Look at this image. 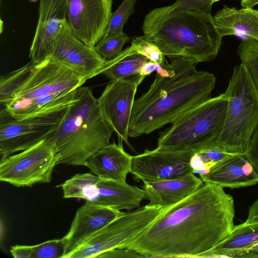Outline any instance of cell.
I'll return each mask as SVG.
<instances>
[{
	"label": "cell",
	"mask_w": 258,
	"mask_h": 258,
	"mask_svg": "<svg viewBox=\"0 0 258 258\" xmlns=\"http://www.w3.org/2000/svg\"><path fill=\"white\" fill-rule=\"evenodd\" d=\"M10 252L15 258H31V246L15 245L12 246Z\"/></svg>",
	"instance_id": "36"
},
{
	"label": "cell",
	"mask_w": 258,
	"mask_h": 258,
	"mask_svg": "<svg viewBox=\"0 0 258 258\" xmlns=\"http://www.w3.org/2000/svg\"><path fill=\"white\" fill-rule=\"evenodd\" d=\"M123 213L87 201L78 209L70 230L62 238L66 249L64 258Z\"/></svg>",
	"instance_id": "16"
},
{
	"label": "cell",
	"mask_w": 258,
	"mask_h": 258,
	"mask_svg": "<svg viewBox=\"0 0 258 258\" xmlns=\"http://www.w3.org/2000/svg\"><path fill=\"white\" fill-rule=\"evenodd\" d=\"M204 163L201 156L198 153L196 152L191 156L189 160V165L193 171V173L196 170L199 171Z\"/></svg>",
	"instance_id": "38"
},
{
	"label": "cell",
	"mask_w": 258,
	"mask_h": 258,
	"mask_svg": "<svg viewBox=\"0 0 258 258\" xmlns=\"http://www.w3.org/2000/svg\"><path fill=\"white\" fill-rule=\"evenodd\" d=\"M243 155L251 164L258 173V127L246 151Z\"/></svg>",
	"instance_id": "34"
},
{
	"label": "cell",
	"mask_w": 258,
	"mask_h": 258,
	"mask_svg": "<svg viewBox=\"0 0 258 258\" xmlns=\"http://www.w3.org/2000/svg\"><path fill=\"white\" fill-rule=\"evenodd\" d=\"M112 0H68L67 21L75 35L90 46L104 37Z\"/></svg>",
	"instance_id": "14"
},
{
	"label": "cell",
	"mask_w": 258,
	"mask_h": 258,
	"mask_svg": "<svg viewBox=\"0 0 258 258\" xmlns=\"http://www.w3.org/2000/svg\"><path fill=\"white\" fill-rule=\"evenodd\" d=\"M58 161L49 138L0 161V180L19 187L48 183Z\"/></svg>",
	"instance_id": "9"
},
{
	"label": "cell",
	"mask_w": 258,
	"mask_h": 258,
	"mask_svg": "<svg viewBox=\"0 0 258 258\" xmlns=\"http://www.w3.org/2000/svg\"><path fill=\"white\" fill-rule=\"evenodd\" d=\"M196 153H198L201 156L204 162H218L237 154L225 152L216 145L211 146Z\"/></svg>",
	"instance_id": "32"
},
{
	"label": "cell",
	"mask_w": 258,
	"mask_h": 258,
	"mask_svg": "<svg viewBox=\"0 0 258 258\" xmlns=\"http://www.w3.org/2000/svg\"><path fill=\"white\" fill-rule=\"evenodd\" d=\"M145 77L138 74L111 81L97 99L105 121L132 150L128 139V125L138 87Z\"/></svg>",
	"instance_id": "11"
},
{
	"label": "cell",
	"mask_w": 258,
	"mask_h": 258,
	"mask_svg": "<svg viewBox=\"0 0 258 258\" xmlns=\"http://www.w3.org/2000/svg\"><path fill=\"white\" fill-rule=\"evenodd\" d=\"M227 105L216 145L225 152L244 153L258 127V92L241 63L235 66L224 93Z\"/></svg>",
	"instance_id": "5"
},
{
	"label": "cell",
	"mask_w": 258,
	"mask_h": 258,
	"mask_svg": "<svg viewBox=\"0 0 258 258\" xmlns=\"http://www.w3.org/2000/svg\"><path fill=\"white\" fill-rule=\"evenodd\" d=\"M50 57L86 80L100 75L106 62L94 47L75 35L68 21L55 39Z\"/></svg>",
	"instance_id": "13"
},
{
	"label": "cell",
	"mask_w": 258,
	"mask_h": 258,
	"mask_svg": "<svg viewBox=\"0 0 258 258\" xmlns=\"http://www.w3.org/2000/svg\"><path fill=\"white\" fill-rule=\"evenodd\" d=\"M65 246L62 238L31 245V258H64Z\"/></svg>",
	"instance_id": "29"
},
{
	"label": "cell",
	"mask_w": 258,
	"mask_h": 258,
	"mask_svg": "<svg viewBox=\"0 0 258 258\" xmlns=\"http://www.w3.org/2000/svg\"><path fill=\"white\" fill-rule=\"evenodd\" d=\"M213 19L222 37L234 35L242 40L252 38L258 41V10L252 8L236 10L224 6Z\"/></svg>",
	"instance_id": "22"
},
{
	"label": "cell",
	"mask_w": 258,
	"mask_h": 258,
	"mask_svg": "<svg viewBox=\"0 0 258 258\" xmlns=\"http://www.w3.org/2000/svg\"><path fill=\"white\" fill-rule=\"evenodd\" d=\"M237 52L258 92V41L252 38L242 39Z\"/></svg>",
	"instance_id": "26"
},
{
	"label": "cell",
	"mask_w": 258,
	"mask_h": 258,
	"mask_svg": "<svg viewBox=\"0 0 258 258\" xmlns=\"http://www.w3.org/2000/svg\"><path fill=\"white\" fill-rule=\"evenodd\" d=\"M99 258H140L145 257L144 255L136 250L126 248H116L99 255Z\"/></svg>",
	"instance_id": "33"
},
{
	"label": "cell",
	"mask_w": 258,
	"mask_h": 258,
	"mask_svg": "<svg viewBox=\"0 0 258 258\" xmlns=\"http://www.w3.org/2000/svg\"><path fill=\"white\" fill-rule=\"evenodd\" d=\"M130 38L123 31L103 37L94 47L97 53L106 61L117 57L122 51L123 46Z\"/></svg>",
	"instance_id": "27"
},
{
	"label": "cell",
	"mask_w": 258,
	"mask_h": 258,
	"mask_svg": "<svg viewBox=\"0 0 258 258\" xmlns=\"http://www.w3.org/2000/svg\"><path fill=\"white\" fill-rule=\"evenodd\" d=\"M1 33H2V31H3V27H2V26H3V22L2 20H1Z\"/></svg>",
	"instance_id": "42"
},
{
	"label": "cell",
	"mask_w": 258,
	"mask_h": 258,
	"mask_svg": "<svg viewBox=\"0 0 258 258\" xmlns=\"http://www.w3.org/2000/svg\"><path fill=\"white\" fill-rule=\"evenodd\" d=\"M96 185L97 195L89 202L99 206L131 210L140 207L141 202L146 199L143 189L130 185L126 181L100 178Z\"/></svg>",
	"instance_id": "20"
},
{
	"label": "cell",
	"mask_w": 258,
	"mask_h": 258,
	"mask_svg": "<svg viewBox=\"0 0 258 258\" xmlns=\"http://www.w3.org/2000/svg\"><path fill=\"white\" fill-rule=\"evenodd\" d=\"M30 1H32V2H35V1H37V0H30Z\"/></svg>",
	"instance_id": "43"
},
{
	"label": "cell",
	"mask_w": 258,
	"mask_h": 258,
	"mask_svg": "<svg viewBox=\"0 0 258 258\" xmlns=\"http://www.w3.org/2000/svg\"><path fill=\"white\" fill-rule=\"evenodd\" d=\"M86 79L49 58L24 66L0 78V103L37 98L65 90L78 89Z\"/></svg>",
	"instance_id": "7"
},
{
	"label": "cell",
	"mask_w": 258,
	"mask_h": 258,
	"mask_svg": "<svg viewBox=\"0 0 258 258\" xmlns=\"http://www.w3.org/2000/svg\"><path fill=\"white\" fill-rule=\"evenodd\" d=\"M142 29L164 56L184 57L196 63L214 60L222 42L211 14L174 11L169 6L151 11Z\"/></svg>",
	"instance_id": "3"
},
{
	"label": "cell",
	"mask_w": 258,
	"mask_h": 258,
	"mask_svg": "<svg viewBox=\"0 0 258 258\" xmlns=\"http://www.w3.org/2000/svg\"><path fill=\"white\" fill-rule=\"evenodd\" d=\"M17 119L4 109L0 112L1 161L50 138L58 128L66 110Z\"/></svg>",
	"instance_id": "10"
},
{
	"label": "cell",
	"mask_w": 258,
	"mask_h": 258,
	"mask_svg": "<svg viewBox=\"0 0 258 258\" xmlns=\"http://www.w3.org/2000/svg\"><path fill=\"white\" fill-rule=\"evenodd\" d=\"M68 0H40L39 17L29 51L30 61L39 63L50 58L55 39L67 22Z\"/></svg>",
	"instance_id": "15"
},
{
	"label": "cell",
	"mask_w": 258,
	"mask_h": 258,
	"mask_svg": "<svg viewBox=\"0 0 258 258\" xmlns=\"http://www.w3.org/2000/svg\"><path fill=\"white\" fill-rule=\"evenodd\" d=\"M165 210L146 205L124 212L65 258H95L104 252L118 248L145 230Z\"/></svg>",
	"instance_id": "8"
},
{
	"label": "cell",
	"mask_w": 258,
	"mask_h": 258,
	"mask_svg": "<svg viewBox=\"0 0 258 258\" xmlns=\"http://www.w3.org/2000/svg\"><path fill=\"white\" fill-rule=\"evenodd\" d=\"M258 242V223L235 226L230 234L200 257H232L237 251Z\"/></svg>",
	"instance_id": "23"
},
{
	"label": "cell",
	"mask_w": 258,
	"mask_h": 258,
	"mask_svg": "<svg viewBox=\"0 0 258 258\" xmlns=\"http://www.w3.org/2000/svg\"><path fill=\"white\" fill-rule=\"evenodd\" d=\"M220 0H177L169 6L174 11L186 12L196 11L201 13L211 14L213 4Z\"/></svg>",
	"instance_id": "31"
},
{
	"label": "cell",
	"mask_w": 258,
	"mask_h": 258,
	"mask_svg": "<svg viewBox=\"0 0 258 258\" xmlns=\"http://www.w3.org/2000/svg\"><path fill=\"white\" fill-rule=\"evenodd\" d=\"M232 257H258V242L236 251Z\"/></svg>",
	"instance_id": "35"
},
{
	"label": "cell",
	"mask_w": 258,
	"mask_h": 258,
	"mask_svg": "<svg viewBox=\"0 0 258 258\" xmlns=\"http://www.w3.org/2000/svg\"><path fill=\"white\" fill-rule=\"evenodd\" d=\"M217 162H205L203 166L199 169V173L200 176H204L208 174L211 169L214 166Z\"/></svg>",
	"instance_id": "40"
},
{
	"label": "cell",
	"mask_w": 258,
	"mask_h": 258,
	"mask_svg": "<svg viewBox=\"0 0 258 258\" xmlns=\"http://www.w3.org/2000/svg\"><path fill=\"white\" fill-rule=\"evenodd\" d=\"M131 46L137 53L146 56L156 63L164 66L168 63L159 48L144 35L133 39Z\"/></svg>",
	"instance_id": "30"
},
{
	"label": "cell",
	"mask_w": 258,
	"mask_h": 258,
	"mask_svg": "<svg viewBox=\"0 0 258 258\" xmlns=\"http://www.w3.org/2000/svg\"><path fill=\"white\" fill-rule=\"evenodd\" d=\"M136 2L137 0H123L116 11L112 12L104 37L123 31V26L128 17L135 12Z\"/></svg>",
	"instance_id": "28"
},
{
	"label": "cell",
	"mask_w": 258,
	"mask_h": 258,
	"mask_svg": "<svg viewBox=\"0 0 258 258\" xmlns=\"http://www.w3.org/2000/svg\"><path fill=\"white\" fill-rule=\"evenodd\" d=\"M156 63L149 60L145 62L140 68L139 74L146 77L155 71Z\"/></svg>",
	"instance_id": "39"
},
{
	"label": "cell",
	"mask_w": 258,
	"mask_h": 258,
	"mask_svg": "<svg viewBox=\"0 0 258 258\" xmlns=\"http://www.w3.org/2000/svg\"><path fill=\"white\" fill-rule=\"evenodd\" d=\"M200 177L204 183H213L222 188L232 189L258 183V173L243 154L240 153L218 162L208 174Z\"/></svg>",
	"instance_id": "18"
},
{
	"label": "cell",
	"mask_w": 258,
	"mask_h": 258,
	"mask_svg": "<svg viewBox=\"0 0 258 258\" xmlns=\"http://www.w3.org/2000/svg\"><path fill=\"white\" fill-rule=\"evenodd\" d=\"M122 141L120 139L118 144H109L99 150L84 166L101 178L126 181L131 173L133 156L124 151Z\"/></svg>",
	"instance_id": "19"
},
{
	"label": "cell",
	"mask_w": 258,
	"mask_h": 258,
	"mask_svg": "<svg viewBox=\"0 0 258 258\" xmlns=\"http://www.w3.org/2000/svg\"><path fill=\"white\" fill-rule=\"evenodd\" d=\"M223 188L204 183L118 248L136 250L145 257L199 258L235 226L234 200Z\"/></svg>",
	"instance_id": "1"
},
{
	"label": "cell",
	"mask_w": 258,
	"mask_h": 258,
	"mask_svg": "<svg viewBox=\"0 0 258 258\" xmlns=\"http://www.w3.org/2000/svg\"><path fill=\"white\" fill-rule=\"evenodd\" d=\"M227 105L223 93L191 108L160 134L157 147L197 152L215 145L223 127Z\"/></svg>",
	"instance_id": "6"
},
{
	"label": "cell",
	"mask_w": 258,
	"mask_h": 258,
	"mask_svg": "<svg viewBox=\"0 0 258 258\" xmlns=\"http://www.w3.org/2000/svg\"><path fill=\"white\" fill-rule=\"evenodd\" d=\"M247 219L243 223L244 224L258 223V199L249 208Z\"/></svg>",
	"instance_id": "37"
},
{
	"label": "cell",
	"mask_w": 258,
	"mask_h": 258,
	"mask_svg": "<svg viewBox=\"0 0 258 258\" xmlns=\"http://www.w3.org/2000/svg\"><path fill=\"white\" fill-rule=\"evenodd\" d=\"M76 97L50 137L59 157L58 164L84 165L94 154L110 144L113 131L103 117L91 89L79 87Z\"/></svg>",
	"instance_id": "4"
},
{
	"label": "cell",
	"mask_w": 258,
	"mask_h": 258,
	"mask_svg": "<svg viewBox=\"0 0 258 258\" xmlns=\"http://www.w3.org/2000/svg\"><path fill=\"white\" fill-rule=\"evenodd\" d=\"M77 89L65 90L33 99L12 102L4 106L3 109L17 119L59 112L75 103L77 100Z\"/></svg>",
	"instance_id": "21"
},
{
	"label": "cell",
	"mask_w": 258,
	"mask_h": 258,
	"mask_svg": "<svg viewBox=\"0 0 258 258\" xmlns=\"http://www.w3.org/2000/svg\"><path fill=\"white\" fill-rule=\"evenodd\" d=\"M195 153L192 150H168L158 147L152 150L146 149L143 153L132 156L131 173L135 180L145 183L193 173L189 160Z\"/></svg>",
	"instance_id": "12"
},
{
	"label": "cell",
	"mask_w": 258,
	"mask_h": 258,
	"mask_svg": "<svg viewBox=\"0 0 258 258\" xmlns=\"http://www.w3.org/2000/svg\"><path fill=\"white\" fill-rule=\"evenodd\" d=\"M150 59L137 53L131 46L126 48L115 58L106 61L100 74L111 81L129 77L139 74L141 66Z\"/></svg>",
	"instance_id": "24"
},
{
	"label": "cell",
	"mask_w": 258,
	"mask_h": 258,
	"mask_svg": "<svg viewBox=\"0 0 258 258\" xmlns=\"http://www.w3.org/2000/svg\"><path fill=\"white\" fill-rule=\"evenodd\" d=\"M242 8H253L258 5V0H240Z\"/></svg>",
	"instance_id": "41"
},
{
	"label": "cell",
	"mask_w": 258,
	"mask_h": 258,
	"mask_svg": "<svg viewBox=\"0 0 258 258\" xmlns=\"http://www.w3.org/2000/svg\"><path fill=\"white\" fill-rule=\"evenodd\" d=\"M196 63L184 57L172 58L169 74H157L148 90L135 100L128 137L148 134L172 123L211 98L216 77L211 73L198 71Z\"/></svg>",
	"instance_id": "2"
},
{
	"label": "cell",
	"mask_w": 258,
	"mask_h": 258,
	"mask_svg": "<svg viewBox=\"0 0 258 258\" xmlns=\"http://www.w3.org/2000/svg\"><path fill=\"white\" fill-rule=\"evenodd\" d=\"M204 182L195 174L176 178L144 183L146 199L150 206L166 209L180 202L202 186Z\"/></svg>",
	"instance_id": "17"
},
{
	"label": "cell",
	"mask_w": 258,
	"mask_h": 258,
	"mask_svg": "<svg viewBox=\"0 0 258 258\" xmlns=\"http://www.w3.org/2000/svg\"><path fill=\"white\" fill-rule=\"evenodd\" d=\"M100 177L91 173H79L61 185L64 198H78L90 201Z\"/></svg>",
	"instance_id": "25"
}]
</instances>
